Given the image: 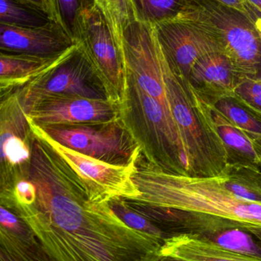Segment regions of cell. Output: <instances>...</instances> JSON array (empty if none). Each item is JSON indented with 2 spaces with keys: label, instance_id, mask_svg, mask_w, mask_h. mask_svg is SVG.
Wrapping results in <instances>:
<instances>
[{
  "label": "cell",
  "instance_id": "1",
  "mask_svg": "<svg viewBox=\"0 0 261 261\" xmlns=\"http://www.w3.org/2000/svg\"><path fill=\"white\" fill-rule=\"evenodd\" d=\"M30 179L36 197L24 204L0 196L34 232L49 260L155 261L163 240L125 224L109 202L93 201L82 177L39 134Z\"/></svg>",
  "mask_w": 261,
  "mask_h": 261
},
{
  "label": "cell",
  "instance_id": "2",
  "mask_svg": "<svg viewBox=\"0 0 261 261\" xmlns=\"http://www.w3.org/2000/svg\"><path fill=\"white\" fill-rule=\"evenodd\" d=\"M133 180L140 195L125 201L151 221L175 223L201 235L241 228L261 241V204L235 197L221 172L215 176L174 173L140 154Z\"/></svg>",
  "mask_w": 261,
  "mask_h": 261
},
{
  "label": "cell",
  "instance_id": "3",
  "mask_svg": "<svg viewBox=\"0 0 261 261\" xmlns=\"http://www.w3.org/2000/svg\"><path fill=\"white\" fill-rule=\"evenodd\" d=\"M158 48L171 112L189 160V175H218L228 165L229 152L215 129L210 101L172 65L159 40Z\"/></svg>",
  "mask_w": 261,
  "mask_h": 261
},
{
  "label": "cell",
  "instance_id": "4",
  "mask_svg": "<svg viewBox=\"0 0 261 261\" xmlns=\"http://www.w3.org/2000/svg\"><path fill=\"white\" fill-rule=\"evenodd\" d=\"M119 117L146 160L168 172L189 175V164L176 125L161 105L128 75Z\"/></svg>",
  "mask_w": 261,
  "mask_h": 261
},
{
  "label": "cell",
  "instance_id": "5",
  "mask_svg": "<svg viewBox=\"0 0 261 261\" xmlns=\"http://www.w3.org/2000/svg\"><path fill=\"white\" fill-rule=\"evenodd\" d=\"M175 17L192 21L214 35L241 79L259 77L261 32L245 15L215 0H185Z\"/></svg>",
  "mask_w": 261,
  "mask_h": 261
},
{
  "label": "cell",
  "instance_id": "6",
  "mask_svg": "<svg viewBox=\"0 0 261 261\" xmlns=\"http://www.w3.org/2000/svg\"><path fill=\"white\" fill-rule=\"evenodd\" d=\"M74 43L103 84L108 100L119 108L127 93L126 59L105 16L95 5L79 17Z\"/></svg>",
  "mask_w": 261,
  "mask_h": 261
},
{
  "label": "cell",
  "instance_id": "7",
  "mask_svg": "<svg viewBox=\"0 0 261 261\" xmlns=\"http://www.w3.org/2000/svg\"><path fill=\"white\" fill-rule=\"evenodd\" d=\"M42 128L62 146L111 164L129 166L141 154V149L120 117L98 124Z\"/></svg>",
  "mask_w": 261,
  "mask_h": 261
},
{
  "label": "cell",
  "instance_id": "8",
  "mask_svg": "<svg viewBox=\"0 0 261 261\" xmlns=\"http://www.w3.org/2000/svg\"><path fill=\"white\" fill-rule=\"evenodd\" d=\"M27 117L32 131L43 137L82 177L89 189L93 201L105 203L116 198L140 196V190L133 180L137 162L129 166H117L65 147L49 137L43 128Z\"/></svg>",
  "mask_w": 261,
  "mask_h": 261
},
{
  "label": "cell",
  "instance_id": "9",
  "mask_svg": "<svg viewBox=\"0 0 261 261\" xmlns=\"http://www.w3.org/2000/svg\"><path fill=\"white\" fill-rule=\"evenodd\" d=\"M1 190L28 178L34 134L17 90L1 96Z\"/></svg>",
  "mask_w": 261,
  "mask_h": 261
},
{
  "label": "cell",
  "instance_id": "10",
  "mask_svg": "<svg viewBox=\"0 0 261 261\" xmlns=\"http://www.w3.org/2000/svg\"><path fill=\"white\" fill-rule=\"evenodd\" d=\"M123 45L128 75L161 105L175 123L166 94L155 27L136 21L125 32Z\"/></svg>",
  "mask_w": 261,
  "mask_h": 261
},
{
  "label": "cell",
  "instance_id": "11",
  "mask_svg": "<svg viewBox=\"0 0 261 261\" xmlns=\"http://www.w3.org/2000/svg\"><path fill=\"white\" fill-rule=\"evenodd\" d=\"M23 105L27 117L42 127L98 124L119 117L118 108L108 99L45 95Z\"/></svg>",
  "mask_w": 261,
  "mask_h": 261
},
{
  "label": "cell",
  "instance_id": "12",
  "mask_svg": "<svg viewBox=\"0 0 261 261\" xmlns=\"http://www.w3.org/2000/svg\"><path fill=\"white\" fill-rule=\"evenodd\" d=\"M16 90L23 103L45 95L108 99L103 84L79 47L65 62Z\"/></svg>",
  "mask_w": 261,
  "mask_h": 261
},
{
  "label": "cell",
  "instance_id": "13",
  "mask_svg": "<svg viewBox=\"0 0 261 261\" xmlns=\"http://www.w3.org/2000/svg\"><path fill=\"white\" fill-rule=\"evenodd\" d=\"M154 27L168 59L186 80L192 67L201 58L211 53H224L221 42L214 35L192 21L175 17Z\"/></svg>",
  "mask_w": 261,
  "mask_h": 261
},
{
  "label": "cell",
  "instance_id": "14",
  "mask_svg": "<svg viewBox=\"0 0 261 261\" xmlns=\"http://www.w3.org/2000/svg\"><path fill=\"white\" fill-rule=\"evenodd\" d=\"M74 44L63 29L53 21L37 27L0 23V49L4 53L53 56Z\"/></svg>",
  "mask_w": 261,
  "mask_h": 261
},
{
  "label": "cell",
  "instance_id": "15",
  "mask_svg": "<svg viewBox=\"0 0 261 261\" xmlns=\"http://www.w3.org/2000/svg\"><path fill=\"white\" fill-rule=\"evenodd\" d=\"M79 48L77 44L53 56L0 53L1 95L19 89L71 57Z\"/></svg>",
  "mask_w": 261,
  "mask_h": 261
},
{
  "label": "cell",
  "instance_id": "16",
  "mask_svg": "<svg viewBox=\"0 0 261 261\" xmlns=\"http://www.w3.org/2000/svg\"><path fill=\"white\" fill-rule=\"evenodd\" d=\"M231 59L224 53H213L195 63L187 81L204 98L214 102L221 97H233L241 80Z\"/></svg>",
  "mask_w": 261,
  "mask_h": 261
},
{
  "label": "cell",
  "instance_id": "17",
  "mask_svg": "<svg viewBox=\"0 0 261 261\" xmlns=\"http://www.w3.org/2000/svg\"><path fill=\"white\" fill-rule=\"evenodd\" d=\"M0 208V261L48 260L27 222L10 209Z\"/></svg>",
  "mask_w": 261,
  "mask_h": 261
},
{
  "label": "cell",
  "instance_id": "18",
  "mask_svg": "<svg viewBox=\"0 0 261 261\" xmlns=\"http://www.w3.org/2000/svg\"><path fill=\"white\" fill-rule=\"evenodd\" d=\"M157 260L253 261L198 233H180L163 239Z\"/></svg>",
  "mask_w": 261,
  "mask_h": 261
},
{
  "label": "cell",
  "instance_id": "19",
  "mask_svg": "<svg viewBox=\"0 0 261 261\" xmlns=\"http://www.w3.org/2000/svg\"><path fill=\"white\" fill-rule=\"evenodd\" d=\"M211 113L215 129L226 147L241 154L253 163L261 162V140L249 135L227 120L210 102Z\"/></svg>",
  "mask_w": 261,
  "mask_h": 261
},
{
  "label": "cell",
  "instance_id": "20",
  "mask_svg": "<svg viewBox=\"0 0 261 261\" xmlns=\"http://www.w3.org/2000/svg\"><path fill=\"white\" fill-rule=\"evenodd\" d=\"M247 169L229 163L221 172L224 186L239 199L261 204V178Z\"/></svg>",
  "mask_w": 261,
  "mask_h": 261
},
{
  "label": "cell",
  "instance_id": "21",
  "mask_svg": "<svg viewBox=\"0 0 261 261\" xmlns=\"http://www.w3.org/2000/svg\"><path fill=\"white\" fill-rule=\"evenodd\" d=\"M108 22L119 48L124 55L123 39L128 27L136 22L132 0H94Z\"/></svg>",
  "mask_w": 261,
  "mask_h": 261
},
{
  "label": "cell",
  "instance_id": "22",
  "mask_svg": "<svg viewBox=\"0 0 261 261\" xmlns=\"http://www.w3.org/2000/svg\"><path fill=\"white\" fill-rule=\"evenodd\" d=\"M184 3L185 0H132L136 21L152 25L175 18Z\"/></svg>",
  "mask_w": 261,
  "mask_h": 261
},
{
  "label": "cell",
  "instance_id": "23",
  "mask_svg": "<svg viewBox=\"0 0 261 261\" xmlns=\"http://www.w3.org/2000/svg\"><path fill=\"white\" fill-rule=\"evenodd\" d=\"M212 103L220 113L235 126L249 135L261 140V121L247 109L243 108L241 103L234 97H221Z\"/></svg>",
  "mask_w": 261,
  "mask_h": 261
},
{
  "label": "cell",
  "instance_id": "24",
  "mask_svg": "<svg viewBox=\"0 0 261 261\" xmlns=\"http://www.w3.org/2000/svg\"><path fill=\"white\" fill-rule=\"evenodd\" d=\"M49 18L16 0H0V23L15 27H37L50 22Z\"/></svg>",
  "mask_w": 261,
  "mask_h": 261
},
{
  "label": "cell",
  "instance_id": "25",
  "mask_svg": "<svg viewBox=\"0 0 261 261\" xmlns=\"http://www.w3.org/2000/svg\"><path fill=\"white\" fill-rule=\"evenodd\" d=\"M53 22L60 25L74 42L77 21L82 13L94 4V0H51Z\"/></svg>",
  "mask_w": 261,
  "mask_h": 261
},
{
  "label": "cell",
  "instance_id": "26",
  "mask_svg": "<svg viewBox=\"0 0 261 261\" xmlns=\"http://www.w3.org/2000/svg\"><path fill=\"white\" fill-rule=\"evenodd\" d=\"M245 231L241 228L229 229L218 233L213 241L227 250L249 256L253 261L261 260V247Z\"/></svg>",
  "mask_w": 261,
  "mask_h": 261
},
{
  "label": "cell",
  "instance_id": "27",
  "mask_svg": "<svg viewBox=\"0 0 261 261\" xmlns=\"http://www.w3.org/2000/svg\"><path fill=\"white\" fill-rule=\"evenodd\" d=\"M109 204L117 216L129 227L139 231L152 235L160 239H164L163 230L158 226L155 225L152 221L147 217L144 216L130 207L125 201L124 198H114L109 201Z\"/></svg>",
  "mask_w": 261,
  "mask_h": 261
},
{
  "label": "cell",
  "instance_id": "28",
  "mask_svg": "<svg viewBox=\"0 0 261 261\" xmlns=\"http://www.w3.org/2000/svg\"><path fill=\"white\" fill-rule=\"evenodd\" d=\"M233 97L257 114H261V81L244 77L234 88Z\"/></svg>",
  "mask_w": 261,
  "mask_h": 261
},
{
  "label": "cell",
  "instance_id": "29",
  "mask_svg": "<svg viewBox=\"0 0 261 261\" xmlns=\"http://www.w3.org/2000/svg\"><path fill=\"white\" fill-rule=\"evenodd\" d=\"M215 1L241 12L256 25V20H257L256 12L251 4L249 3L248 0H215Z\"/></svg>",
  "mask_w": 261,
  "mask_h": 261
},
{
  "label": "cell",
  "instance_id": "30",
  "mask_svg": "<svg viewBox=\"0 0 261 261\" xmlns=\"http://www.w3.org/2000/svg\"><path fill=\"white\" fill-rule=\"evenodd\" d=\"M16 1L45 15L49 18L50 20L53 22L54 13H53L51 0H16Z\"/></svg>",
  "mask_w": 261,
  "mask_h": 261
},
{
  "label": "cell",
  "instance_id": "31",
  "mask_svg": "<svg viewBox=\"0 0 261 261\" xmlns=\"http://www.w3.org/2000/svg\"><path fill=\"white\" fill-rule=\"evenodd\" d=\"M252 7L254 8L257 16L256 28L261 32V0H248Z\"/></svg>",
  "mask_w": 261,
  "mask_h": 261
},
{
  "label": "cell",
  "instance_id": "32",
  "mask_svg": "<svg viewBox=\"0 0 261 261\" xmlns=\"http://www.w3.org/2000/svg\"><path fill=\"white\" fill-rule=\"evenodd\" d=\"M258 79H259V80L261 81V71H260V73H259V77H258Z\"/></svg>",
  "mask_w": 261,
  "mask_h": 261
}]
</instances>
